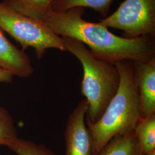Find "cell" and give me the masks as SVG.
I'll use <instances>...</instances> for the list:
<instances>
[{
  "label": "cell",
  "mask_w": 155,
  "mask_h": 155,
  "mask_svg": "<svg viewBox=\"0 0 155 155\" xmlns=\"http://www.w3.org/2000/svg\"><path fill=\"white\" fill-rule=\"evenodd\" d=\"M84 8H74L66 11H50L41 20L61 37L76 39L97 58L114 64L123 61H150L155 58V37L127 39L118 36L98 22L83 18Z\"/></svg>",
  "instance_id": "cell-1"
},
{
  "label": "cell",
  "mask_w": 155,
  "mask_h": 155,
  "mask_svg": "<svg viewBox=\"0 0 155 155\" xmlns=\"http://www.w3.org/2000/svg\"><path fill=\"white\" fill-rule=\"evenodd\" d=\"M120 75L116 94L100 119L86 123L91 133L95 155L111 139L133 131L140 117V101L136 70L134 61H123L114 64Z\"/></svg>",
  "instance_id": "cell-2"
},
{
  "label": "cell",
  "mask_w": 155,
  "mask_h": 155,
  "mask_svg": "<svg viewBox=\"0 0 155 155\" xmlns=\"http://www.w3.org/2000/svg\"><path fill=\"white\" fill-rule=\"evenodd\" d=\"M66 51L81 62L83 67L81 94L88 105L86 123L93 124L102 116L119 87L120 75L117 67L95 57L81 41L70 37H61Z\"/></svg>",
  "instance_id": "cell-3"
},
{
  "label": "cell",
  "mask_w": 155,
  "mask_h": 155,
  "mask_svg": "<svg viewBox=\"0 0 155 155\" xmlns=\"http://www.w3.org/2000/svg\"><path fill=\"white\" fill-rule=\"evenodd\" d=\"M0 28L19 43L23 51L33 48L39 59L49 48L66 51L63 39L43 22L25 16L3 2L0 3Z\"/></svg>",
  "instance_id": "cell-4"
},
{
  "label": "cell",
  "mask_w": 155,
  "mask_h": 155,
  "mask_svg": "<svg viewBox=\"0 0 155 155\" xmlns=\"http://www.w3.org/2000/svg\"><path fill=\"white\" fill-rule=\"evenodd\" d=\"M122 30L123 38L155 37V0H125L116 11L98 22Z\"/></svg>",
  "instance_id": "cell-5"
},
{
  "label": "cell",
  "mask_w": 155,
  "mask_h": 155,
  "mask_svg": "<svg viewBox=\"0 0 155 155\" xmlns=\"http://www.w3.org/2000/svg\"><path fill=\"white\" fill-rule=\"evenodd\" d=\"M88 105L81 101L69 116L64 130L65 155H95L91 133L85 123Z\"/></svg>",
  "instance_id": "cell-6"
},
{
  "label": "cell",
  "mask_w": 155,
  "mask_h": 155,
  "mask_svg": "<svg viewBox=\"0 0 155 155\" xmlns=\"http://www.w3.org/2000/svg\"><path fill=\"white\" fill-rule=\"evenodd\" d=\"M139 90L140 117L155 114V58L134 61Z\"/></svg>",
  "instance_id": "cell-7"
},
{
  "label": "cell",
  "mask_w": 155,
  "mask_h": 155,
  "mask_svg": "<svg viewBox=\"0 0 155 155\" xmlns=\"http://www.w3.org/2000/svg\"><path fill=\"white\" fill-rule=\"evenodd\" d=\"M0 66L12 75L28 78L34 69L29 58L22 50H19L6 38L0 28Z\"/></svg>",
  "instance_id": "cell-8"
},
{
  "label": "cell",
  "mask_w": 155,
  "mask_h": 155,
  "mask_svg": "<svg viewBox=\"0 0 155 155\" xmlns=\"http://www.w3.org/2000/svg\"><path fill=\"white\" fill-rule=\"evenodd\" d=\"M141 155L155 150V114L140 117L133 130Z\"/></svg>",
  "instance_id": "cell-9"
},
{
  "label": "cell",
  "mask_w": 155,
  "mask_h": 155,
  "mask_svg": "<svg viewBox=\"0 0 155 155\" xmlns=\"http://www.w3.org/2000/svg\"><path fill=\"white\" fill-rule=\"evenodd\" d=\"M55 0H3V3L27 16L41 21Z\"/></svg>",
  "instance_id": "cell-10"
},
{
  "label": "cell",
  "mask_w": 155,
  "mask_h": 155,
  "mask_svg": "<svg viewBox=\"0 0 155 155\" xmlns=\"http://www.w3.org/2000/svg\"><path fill=\"white\" fill-rule=\"evenodd\" d=\"M97 155H141L133 131L113 137Z\"/></svg>",
  "instance_id": "cell-11"
},
{
  "label": "cell",
  "mask_w": 155,
  "mask_h": 155,
  "mask_svg": "<svg viewBox=\"0 0 155 155\" xmlns=\"http://www.w3.org/2000/svg\"><path fill=\"white\" fill-rule=\"evenodd\" d=\"M114 0H55L51 11H66L74 8H89L97 12L102 17L107 16L111 5Z\"/></svg>",
  "instance_id": "cell-12"
},
{
  "label": "cell",
  "mask_w": 155,
  "mask_h": 155,
  "mask_svg": "<svg viewBox=\"0 0 155 155\" xmlns=\"http://www.w3.org/2000/svg\"><path fill=\"white\" fill-rule=\"evenodd\" d=\"M6 147L17 155H55L44 144H38L33 141L18 137Z\"/></svg>",
  "instance_id": "cell-13"
},
{
  "label": "cell",
  "mask_w": 155,
  "mask_h": 155,
  "mask_svg": "<svg viewBox=\"0 0 155 155\" xmlns=\"http://www.w3.org/2000/svg\"><path fill=\"white\" fill-rule=\"evenodd\" d=\"M17 137L13 120L9 113L0 107V145L7 146Z\"/></svg>",
  "instance_id": "cell-14"
},
{
  "label": "cell",
  "mask_w": 155,
  "mask_h": 155,
  "mask_svg": "<svg viewBox=\"0 0 155 155\" xmlns=\"http://www.w3.org/2000/svg\"><path fill=\"white\" fill-rule=\"evenodd\" d=\"M13 75L0 66V82L10 83L12 81Z\"/></svg>",
  "instance_id": "cell-15"
},
{
  "label": "cell",
  "mask_w": 155,
  "mask_h": 155,
  "mask_svg": "<svg viewBox=\"0 0 155 155\" xmlns=\"http://www.w3.org/2000/svg\"><path fill=\"white\" fill-rule=\"evenodd\" d=\"M155 155V150H153V151L150 152L148 153L147 155Z\"/></svg>",
  "instance_id": "cell-16"
}]
</instances>
